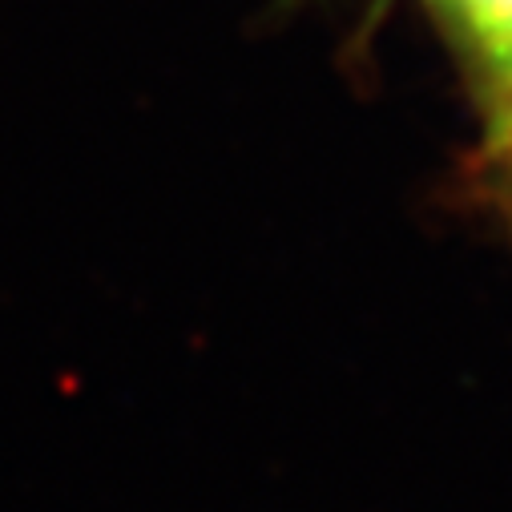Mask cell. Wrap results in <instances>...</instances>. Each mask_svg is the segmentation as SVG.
<instances>
[{
  "mask_svg": "<svg viewBox=\"0 0 512 512\" xmlns=\"http://www.w3.org/2000/svg\"><path fill=\"white\" fill-rule=\"evenodd\" d=\"M436 9L456 21L500 73L512 65V0H436Z\"/></svg>",
  "mask_w": 512,
  "mask_h": 512,
  "instance_id": "obj_1",
  "label": "cell"
},
{
  "mask_svg": "<svg viewBox=\"0 0 512 512\" xmlns=\"http://www.w3.org/2000/svg\"><path fill=\"white\" fill-rule=\"evenodd\" d=\"M504 77H508V85H512V65H508V69H504Z\"/></svg>",
  "mask_w": 512,
  "mask_h": 512,
  "instance_id": "obj_2",
  "label": "cell"
}]
</instances>
